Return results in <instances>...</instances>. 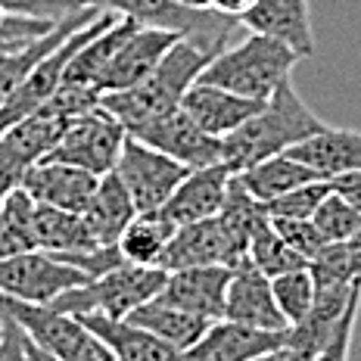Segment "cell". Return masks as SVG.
I'll list each match as a JSON object with an SVG mask.
<instances>
[{
  "label": "cell",
  "mask_w": 361,
  "mask_h": 361,
  "mask_svg": "<svg viewBox=\"0 0 361 361\" xmlns=\"http://www.w3.org/2000/svg\"><path fill=\"white\" fill-rule=\"evenodd\" d=\"M324 122L308 109V103L296 94L293 81H283L250 122H243L237 131L221 137V162L234 175H240L243 169L268 159V156L287 153L290 147L318 134Z\"/></svg>",
  "instance_id": "obj_1"
},
{
  "label": "cell",
  "mask_w": 361,
  "mask_h": 361,
  "mask_svg": "<svg viewBox=\"0 0 361 361\" xmlns=\"http://www.w3.org/2000/svg\"><path fill=\"white\" fill-rule=\"evenodd\" d=\"M212 56L218 54L206 50L190 37H180L144 81H137L134 87L103 94L100 103L125 125L128 134H134L147 122L178 109L184 103V94L190 90V85H197L202 69L212 63Z\"/></svg>",
  "instance_id": "obj_2"
},
{
  "label": "cell",
  "mask_w": 361,
  "mask_h": 361,
  "mask_svg": "<svg viewBox=\"0 0 361 361\" xmlns=\"http://www.w3.org/2000/svg\"><path fill=\"white\" fill-rule=\"evenodd\" d=\"M299 59L302 56L290 50L283 41L250 32L243 41L228 44L221 54L212 56L200 81L228 87L240 97H250V100H268L283 81H290Z\"/></svg>",
  "instance_id": "obj_3"
},
{
  "label": "cell",
  "mask_w": 361,
  "mask_h": 361,
  "mask_svg": "<svg viewBox=\"0 0 361 361\" xmlns=\"http://www.w3.org/2000/svg\"><path fill=\"white\" fill-rule=\"evenodd\" d=\"M165 268H144L122 262L106 274L94 277V281L81 283V287L66 290L63 296H56L54 308L66 314H109V318H128L134 308H140L149 299H156L165 287Z\"/></svg>",
  "instance_id": "obj_4"
},
{
  "label": "cell",
  "mask_w": 361,
  "mask_h": 361,
  "mask_svg": "<svg viewBox=\"0 0 361 361\" xmlns=\"http://www.w3.org/2000/svg\"><path fill=\"white\" fill-rule=\"evenodd\" d=\"M85 4L116 13L118 19H131L137 25L178 32L180 37H190L212 54H221L228 47L240 25V19L234 16H224L218 10H193L180 0H85Z\"/></svg>",
  "instance_id": "obj_5"
},
{
  "label": "cell",
  "mask_w": 361,
  "mask_h": 361,
  "mask_svg": "<svg viewBox=\"0 0 361 361\" xmlns=\"http://www.w3.org/2000/svg\"><path fill=\"white\" fill-rule=\"evenodd\" d=\"M0 308L25 330V336L44 352L63 361H112L106 345L97 340L75 314H66L54 305H35L10 299L0 293Z\"/></svg>",
  "instance_id": "obj_6"
},
{
  "label": "cell",
  "mask_w": 361,
  "mask_h": 361,
  "mask_svg": "<svg viewBox=\"0 0 361 361\" xmlns=\"http://www.w3.org/2000/svg\"><path fill=\"white\" fill-rule=\"evenodd\" d=\"M125 140H128L125 125L100 103V106L75 116L69 128H66V134L59 137V144L44 159L78 165L90 175H106V171H116Z\"/></svg>",
  "instance_id": "obj_7"
},
{
  "label": "cell",
  "mask_w": 361,
  "mask_h": 361,
  "mask_svg": "<svg viewBox=\"0 0 361 361\" xmlns=\"http://www.w3.org/2000/svg\"><path fill=\"white\" fill-rule=\"evenodd\" d=\"M112 22H118V16H116V13L103 10L94 22H87L85 28H78V32H75L69 41H63L56 50H50V54L25 75V81H22V85L13 90L10 100L0 106V134H6L16 122H22L25 116L37 112L44 103L50 100V97H54L59 87H63L66 66H69V59L75 56V50L85 47L90 37H97L100 32H106Z\"/></svg>",
  "instance_id": "obj_8"
},
{
  "label": "cell",
  "mask_w": 361,
  "mask_h": 361,
  "mask_svg": "<svg viewBox=\"0 0 361 361\" xmlns=\"http://www.w3.org/2000/svg\"><path fill=\"white\" fill-rule=\"evenodd\" d=\"M90 277L81 268L56 259L47 250H32L0 259V293L35 305H50L66 290L81 287Z\"/></svg>",
  "instance_id": "obj_9"
},
{
  "label": "cell",
  "mask_w": 361,
  "mask_h": 361,
  "mask_svg": "<svg viewBox=\"0 0 361 361\" xmlns=\"http://www.w3.org/2000/svg\"><path fill=\"white\" fill-rule=\"evenodd\" d=\"M118 178L125 180L137 212H159L169 197L178 190V184L190 175L193 169L175 162L171 156L147 147L144 140L128 137L116 165Z\"/></svg>",
  "instance_id": "obj_10"
},
{
  "label": "cell",
  "mask_w": 361,
  "mask_h": 361,
  "mask_svg": "<svg viewBox=\"0 0 361 361\" xmlns=\"http://www.w3.org/2000/svg\"><path fill=\"white\" fill-rule=\"evenodd\" d=\"M128 137L144 140L147 147L171 156L175 162L187 165V169H206V165L221 162V137L202 131L184 106L153 118V122H147L134 134H128Z\"/></svg>",
  "instance_id": "obj_11"
},
{
  "label": "cell",
  "mask_w": 361,
  "mask_h": 361,
  "mask_svg": "<svg viewBox=\"0 0 361 361\" xmlns=\"http://www.w3.org/2000/svg\"><path fill=\"white\" fill-rule=\"evenodd\" d=\"M240 259H246V246L224 228L221 218L212 215L178 228L165 246L159 268L178 271L197 265H237Z\"/></svg>",
  "instance_id": "obj_12"
},
{
  "label": "cell",
  "mask_w": 361,
  "mask_h": 361,
  "mask_svg": "<svg viewBox=\"0 0 361 361\" xmlns=\"http://www.w3.org/2000/svg\"><path fill=\"white\" fill-rule=\"evenodd\" d=\"M287 330H262L237 321H212L197 345L184 352V361H252L268 352L287 349Z\"/></svg>",
  "instance_id": "obj_13"
},
{
  "label": "cell",
  "mask_w": 361,
  "mask_h": 361,
  "mask_svg": "<svg viewBox=\"0 0 361 361\" xmlns=\"http://www.w3.org/2000/svg\"><path fill=\"white\" fill-rule=\"evenodd\" d=\"M180 41L178 32L169 28H153V25H134L131 35L118 44L116 56H112L106 75L100 78V94H112V90L134 87L137 81H144L156 66L162 63V56Z\"/></svg>",
  "instance_id": "obj_14"
},
{
  "label": "cell",
  "mask_w": 361,
  "mask_h": 361,
  "mask_svg": "<svg viewBox=\"0 0 361 361\" xmlns=\"http://www.w3.org/2000/svg\"><path fill=\"white\" fill-rule=\"evenodd\" d=\"M234 265H197V268H178L169 271L165 287L156 299L187 312H197L202 318L221 321L224 305H228V283Z\"/></svg>",
  "instance_id": "obj_15"
},
{
  "label": "cell",
  "mask_w": 361,
  "mask_h": 361,
  "mask_svg": "<svg viewBox=\"0 0 361 361\" xmlns=\"http://www.w3.org/2000/svg\"><path fill=\"white\" fill-rule=\"evenodd\" d=\"M224 318L237 321V324H250L262 330H287V318L274 302V290H271V277L262 274L250 259H240L231 271L228 283V305H224Z\"/></svg>",
  "instance_id": "obj_16"
},
{
  "label": "cell",
  "mask_w": 361,
  "mask_h": 361,
  "mask_svg": "<svg viewBox=\"0 0 361 361\" xmlns=\"http://www.w3.org/2000/svg\"><path fill=\"white\" fill-rule=\"evenodd\" d=\"M231 178H234V171L224 162L206 165V169H193L190 175L178 184V190L171 193L169 202H165L159 212L169 218L175 228L202 221V218H212L221 212Z\"/></svg>",
  "instance_id": "obj_17"
},
{
  "label": "cell",
  "mask_w": 361,
  "mask_h": 361,
  "mask_svg": "<svg viewBox=\"0 0 361 361\" xmlns=\"http://www.w3.org/2000/svg\"><path fill=\"white\" fill-rule=\"evenodd\" d=\"M100 13L103 10H97V6H85V10H78V13H72L69 19L56 22L47 35L35 37V41H28V44H0V106L10 100L13 90L25 81V75L32 72L50 50H56L63 41H69L78 28L94 22Z\"/></svg>",
  "instance_id": "obj_18"
},
{
  "label": "cell",
  "mask_w": 361,
  "mask_h": 361,
  "mask_svg": "<svg viewBox=\"0 0 361 361\" xmlns=\"http://www.w3.org/2000/svg\"><path fill=\"white\" fill-rule=\"evenodd\" d=\"M240 25L246 32H259L274 37V41H283L302 59L314 54L312 4L308 0H255L240 16Z\"/></svg>",
  "instance_id": "obj_19"
},
{
  "label": "cell",
  "mask_w": 361,
  "mask_h": 361,
  "mask_svg": "<svg viewBox=\"0 0 361 361\" xmlns=\"http://www.w3.org/2000/svg\"><path fill=\"white\" fill-rule=\"evenodd\" d=\"M100 175L78 169V165L66 162H35L32 169L22 175L19 184L28 190V197L41 206L69 209V212H85L87 200L94 197Z\"/></svg>",
  "instance_id": "obj_20"
},
{
  "label": "cell",
  "mask_w": 361,
  "mask_h": 361,
  "mask_svg": "<svg viewBox=\"0 0 361 361\" xmlns=\"http://www.w3.org/2000/svg\"><path fill=\"white\" fill-rule=\"evenodd\" d=\"M287 153L314 171L321 180H336L349 171L361 169V131L355 128H330L324 125L318 134L299 140Z\"/></svg>",
  "instance_id": "obj_21"
},
{
  "label": "cell",
  "mask_w": 361,
  "mask_h": 361,
  "mask_svg": "<svg viewBox=\"0 0 361 361\" xmlns=\"http://www.w3.org/2000/svg\"><path fill=\"white\" fill-rule=\"evenodd\" d=\"M81 324L97 336L112 361H184V352L171 349L156 334L137 327L128 318H109V314H81Z\"/></svg>",
  "instance_id": "obj_22"
},
{
  "label": "cell",
  "mask_w": 361,
  "mask_h": 361,
  "mask_svg": "<svg viewBox=\"0 0 361 361\" xmlns=\"http://www.w3.org/2000/svg\"><path fill=\"white\" fill-rule=\"evenodd\" d=\"M187 112L193 116L202 131L215 134V137H228L231 131H237L243 122L265 106V100H250V97H240L228 87L209 85V81H197L190 85V90L184 94V103H180Z\"/></svg>",
  "instance_id": "obj_23"
},
{
  "label": "cell",
  "mask_w": 361,
  "mask_h": 361,
  "mask_svg": "<svg viewBox=\"0 0 361 361\" xmlns=\"http://www.w3.org/2000/svg\"><path fill=\"white\" fill-rule=\"evenodd\" d=\"M81 215H85L90 234L97 237L100 246H116L118 243L122 231L134 221V215H137V206H134L131 193H128L125 180L118 178V171L100 175L94 197L87 200V206H85Z\"/></svg>",
  "instance_id": "obj_24"
},
{
  "label": "cell",
  "mask_w": 361,
  "mask_h": 361,
  "mask_svg": "<svg viewBox=\"0 0 361 361\" xmlns=\"http://www.w3.org/2000/svg\"><path fill=\"white\" fill-rule=\"evenodd\" d=\"M128 321H134L137 327L156 334L162 343H169L171 349L187 352L190 345L200 343V336L212 327V318H202L197 312H187V308L169 305L162 299H149L140 308H134L128 314Z\"/></svg>",
  "instance_id": "obj_25"
},
{
  "label": "cell",
  "mask_w": 361,
  "mask_h": 361,
  "mask_svg": "<svg viewBox=\"0 0 361 361\" xmlns=\"http://www.w3.org/2000/svg\"><path fill=\"white\" fill-rule=\"evenodd\" d=\"M134 25H137V22L118 19V22H112L106 32H100L97 37H90L85 47L75 50V56L69 59V66H66V75H63L66 85H81V87L100 90V78L106 75L112 56H116V50H118V44H122L125 37L131 35Z\"/></svg>",
  "instance_id": "obj_26"
},
{
  "label": "cell",
  "mask_w": 361,
  "mask_h": 361,
  "mask_svg": "<svg viewBox=\"0 0 361 361\" xmlns=\"http://www.w3.org/2000/svg\"><path fill=\"white\" fill-rule=\"evenodd\" d=\"M35 224H37V250L47 252H87L97 250V237L90 234L87 221L81 212H69V209L56 206H41L35 209Z\"/></svg>",
  "instance_id": "obj_27"
},
{
  "label": "cell",
  "mask_w": 361,
  "mask_h": 361,
  "mask_svg": "<svg viewBox=\"0 0 361 361\" xmlns=\"http://www.w3.org/2000/svg\"><path fill=\"white\" fill-rule=\"evenodd\" d=\"M175 231L178 228L162 212H137L134 221L122 231L116 246H118V252H122V259L131 262V265L159 268L162 252Z\"/></svg>",
  "instance_id": "obj_28"
},
{
  "label": "cell",
  "mask_w": 361,
  "mask_h": 361,
  "mask_svg": "<svg viewBox=\"0 0 361 361\" xmlns=\"http://www.w3.org/2000/svg\"><path fill=\"white\" fill-rule=\"evenodd\" d=\"M240 180L246 184V190L252 197H259L262 202L274 200V197H283L293 187H302L308 180H321L314 178L312 169H305L299 159H293L290 153H277V156H268V159L250 165L237 175Z\"/></svg>",
  "instance_id": "obj_29"
},
{
  "label": "cell",
  "mask_w": 361,
  "mask_h": 361,
  "mask_svg": "<svg viewBox=\"0 0 361 361\" xmlns=\"http://www.w3.org/2000/svg\"><path fill=\"white\" fill-rule=\"evenodd\" d=\"M37 202L28 197L25 187H13L0 202V259L37 250Z\"/></svg>",
  "instance_id": "obj_30"
},
{
  "label": "cell",
  "mask_w": 361,
  "mask_h": 361,
  "mask_svg": "<svg viewBox=\"0 0 361 361\" xmlns=\"http://www.w3.org/2000/svg\"><path fill=\"white\" fill-rule=\"evenodd\" d=\"M218 218H221L224 228L246 246V252H250L252 234L262 228V224L271 221L265 202H262L259 197H252L237 175L231 178V184H228V197H224V206H221V212H218Z\"/></svg>",
  "instance_id": "obj_31"
},
{
  "label": "cell",
  "mask_w": 361,
  "mask_h": 361,
  "mask_svg": "<svg viewBox=\"0 0 361 361\" xmlns=\"http://www.w3.org/2000/svg\"><path fill=\"white\" fill-rule=\"evenodd\" d=\"M246 259H250L252 265L259 268L262 274H268V277H281V274H287V271L308 268V259H302V255L293 250L287 240L274 231V224L271 221L262 224V228L252 234Z\"/></svg>",
  "instance_id": "obj_32"
},
{
  "label": "cell",
  "mask_w": 361,
  "mask_h": 361,
  "mask_svg": "<svg viewBox=\"0 0 361 361\" xmlns=\"http://www.w3.org/2000/svg\"><path fill=\"white\" fill-rule=\"evenodd\" d=\"M271 290H274V302L290 327L299 324L312 312V302H314L312 268H299V271H287L281 277H271Z\"/></svg>",
  "instance_id": "obj_33"
},
{
  "label": "cell",
  "mask_w": 361,
  "mask_h": 361,
  "mask_svg": "<svg viewBox=\"0 0 361 361\" xmlns=\"http://www.w3.org/2000/svg\"><path fill=\"white\" fill-rule=\"evenodd\" d=\"M312 221L318 224V231L324 234L327 243H345L349 237L358 234L361 228V209H355L349 200H343L336 190H330L321 206L314 209Z\"/></svg>",
  "instance_id": "obj_34"
},
{
  "label": "cell",
  "mask_w": 361,
  "mask_h": 361,
  "mask_svg": "<svg viewBox=\"0 0 361 361\" xmlns=\"http://www.w3.org/2000/svg\"><path fill=\"white\" fill-rule=\"evenodd\" d=\"M334 190L330 180H308L302 187H293L283 197H274L265 202L268 218H312L314 209L321 206V200Z\"/></svg>",
  "instance_id": "obj_35"
},
{
  "label": "cell",
  "mask_w": 361,
  "mask_h": 361,
  "mask_svg": "<svg viewBox=\"0 0 361 361\" xmlns=\"http://www.w3.org/2000/svg\"><path fill=\"white\" fill-rule=\"evenodd\" d=\"M271 224H274L277 234L287 240L302 259H308V265H312V259H318L321 250L327 246L324 234L318 231V224H314L312 218H271Z\"/></svg>",
  "instance_id": "obj_36"
},
{
  "label": "cell",
  "mask_w": 361,
  "mask_h": 361,
  "mask_svg": "<svg viewBox=\"0 0 361 361\" xmlns=\"http://www.w3.org/2000/svg\"><path fill=\"white\" fill-rule=\"evenodd\" d=\"M4 6L13 16L41 19V22H63L72 13L85 10V0H4Z\"/></svg>",
  "instance_id": "obj_37"
},
{
  "label": "cell",
  "mask_w": 361,
  "mask_h": 361,
  "mask_svg": "<svg viewBox=\"0 0 361 361\" xmlns=\"http://www.w3.org/2000/svg\"><path fill=\"white\" fill-rule=\"evenodd\" d=\"M358 314H361V293H355V299L345 308L340 327H336L334 340L318 352L312 361H349L352 355V340H355V327H358Z\"/></svg>",
  "instance_id": "obj_38"
},
{
  "label": "cell",
  "mask_w": 361,
  "mask_h": 361,
  "mask_svg": "<svg viewBox=\"0 0 361 361\" xmlns=\"http://www.w3.org/2000/svg\"><path fill=\"white\" fill-rule=\"evenodd\" d=\"M54 25H56V22H41V19L13 16V13L4 6V0H0V41L25 44V41H35V37L47 35Z\"/></svg>",
  "instance_id": "obj_39"
},
{
  "label": "cell",
  "mask_w": 361,
  "mask_h": 361,
  "mask_svg": "<svg viewBox=\"0 0 361 361\" xmlns=\"http://www.w3.org/2000/svg\"><path fill=\"white\" fill-rule=\"evenodd\" d=\"M0 312H4V308H0ZM4 318H6V334H4V340H0V361H32L25 352V330L6 312H4Z\"/></svg>",
  "instance_id": "obj_40"
},
{
  "label": "cell",
  "mask_w": 361,
  "mask_h": 361,
  "mask_svg": "<svg viewBox=\"0 0 361 361\" xmlns=\"http://www.w3.org/2000/svg\"><path fill=\"white\" fill-rule=\"evenodd\" d=\"M330 187H334L336 193H340L343 200H349L355 209H361V169L358 171H349V175L330 180Z\"/></svg>",
  "instance_id": "obj_41"
},
{
  "label": "cell",
  "mask_w": 361,
  "mask_h": 361,
  "mask_svg": "<svg viewBox=\"0 0 361 361\" xmlns=\"http://www.w3.org/2000/svg\"><path fill=\"white\" fill-rule=\"evenodd\" d=\"M252 4H255V0H209V6H212V10L224 13V16H234V19L243 16Z\"/></svg>",
  "instance_id": "obj_42"
},
{
  "label": "cell",
  "mask_w": 361,
  "mask_h": 361,
  "mask_svg": "<svg viewBox=\"0 0 361 361\" xmlns=\"http://www.w3.org/2000/svg\"><path fill=\"white\" fill-rule=\"evenodd\" d=\"M343 246H345V252H349V262H352V268H355V274L361 277V228H358V234L349 237Z\"/></svg>",
  "instance_id": "obj_43"
},
{
  "label": "cell",
  "mask_w": 361,
  "mask_h": 361,
  "mask_svg": "<svg viewBox=\"0 0 361 361\" xmlns=\"http://www.w3.org/2000/svg\"><path fill=\"white\" fill-rule=\"evenodd\" d=\"M25 352H28V358H32V361H63V358L50 355V352H44L41 345H35L32 340H28V336H25Z\"/></svg>",
  "instance_id": "obj_44"
},
{
  "label": "cell",
  "mask_w": 361,
  "mask_h": 361,
  "mask_svg": "<svg viewBox=\"0 0 361 361\" xmlns=\"http://www.w3.org/2000/svg\"><path fill=\"white\" fill-rule=\"evenodd\" d=\"M13 187H19V180L13 175H4V171H0V202H4V197L13 190Z\"/></svg>",
  "instance_id": "obj_45"
},
{
  "label": "cell",
  "mask_w": 361,
  "mask_h": 361,
  "mask_svg": "<svg viewBox=\"0 0 361 361\" xmlns=\"http://www.w3.org/2000/svg\"><path fill=\"white\" fill-rule=\"evenodd\" d=\"M252 361H290V355H287V349H277V352H268V355H259Z\"/></svg>",
  "instance_id": "obj_46"
},
{
  "label": "cell",
  "mask_w": 361,
  "mask_h": 361,
  "mask_svg": "<svg viewBox=\"0 0 361 361\" xmlns=\"http://www.w3.org/2000/svg\"><path fill=\"white\" fill-rule=\"evenodd\" d=\"M180 4L193 6V10H212V6H209V0H180Z\"/></svg>",
  "instance_id": "obj_47"
},
{
  "label": "cell",
  "mask_w": 361,
  "mask_h": 361,
  "mask_svg": "<svg viewBox=\"0 0 361 361\" xmlns=\"http://www.w3.org/2000/svg\"><path fill=\"white\" fill-rule=\"evenodd\" d=\"M4 334H6V318H4V312H0V340H4Z\"/></svg>",
  "instance_id": "obj_48"
},
{
  "label": "cell",
  "mask_w": 361,
  "mask_h": 361,
  "mask_svg": "<svg viewBox=\"0 0 361 361\" xmlns=\"http://www.w3.org/2000/svg\"><path fill=\"white\" fill-rule=\"evenodd\" d=\"M0 44H16V41H0ZM25 44H28V41H25Z\"/></svg>",
  "instance_id": "obj_49"
}]
</instances>
